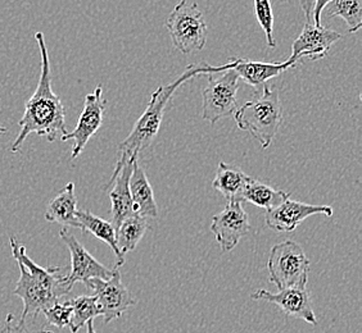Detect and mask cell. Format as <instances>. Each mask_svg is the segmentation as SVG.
Listing matches in <instances>:
<instances>
[{
	"instance_id": "obj_5",
	"label": "cell",
	"mask_w": 362,
	"mask_h": 333,
	"mask_svg": "<svg viewBox=\"0 0 362 333\" xmlns=\"http://www.w3.org/2000/svg\"><path fill=\"white\" fill-rule=\"evenodd\" d=\"M165 25L175 49L182 54H190L204 48L209 28L197 3L181 0L168 16Z\"/></svg>"
},
{
	"instance_id": "obj_4",
	"label": "cell",
	"mask_w": 362,
	"mask_h": 333,
	"mask_svg": "<svg viewBox=\"0 0 362 333\" xmlns=\"http://www.w3.org/2000/svg\"><path fill=\"white\" fill-rule=\"evenodd\" d=\"M234 116L238 127L242 131L251 133L259 141L262 149H267L272 145L283 122L279 90H272L265 86L261 97L238 108Z\"/></svg>"
},
{
	"instance_id": "obj_26",
	"label": "cell",
	"mask_w": 362,
	"mask_h": 333,
	"mask_svg": "<svg viewBox=\"0 0 362 333\" xmlns=\"http://www.w3.org/2000/svg\"><path fill=\"white\" fill-rule=\"evenodd\" d=\"M42 314L45 315V320L48 322V325L62 329L64 327L70 326L71 318H72V306L69 300L64 303L58 301L56 304L47 308Z\"/></svg>"
},
{
	"instance_id": "obj_33",
	"label": "cell",
	"mask_w": 362,
	"mask_h": 333,
	"mask_svg": "<svg viewBox=\"0 0 362 333\" xmlns=\"http://www.w3.org/2000/svg\"><path fill=\"white\" fill-rule=\"evenodd\" d=\"M280 1H283V3H286V1H289V0H280Z\"/></svg>"
},
{
	"instance_id": "obj_28",
	"label": "cell",
	"mask_w": 362,
	"mask_h": 333,
	"mask_svg": "<svg viewBox=\"0 0 362 333\" xmlns=\"http://www.w3.org/2000/svg\"><path fill=\"white\" fill-rule=\"evenodd\" d=\"M330 1H333V0H316L315 1L314 11H313V22L316 26H320L321 13Z\"/></svg>"
},
{
	"instance_id": "obj_12",
	"label": "cell",
	"mask_w": 362,
	"mask_h": 333,
	"mask_svg": "<svg viewBox=\"0 0 362 333\" xmlns=\"http://www.w3.org/2000/svg\"><path fill=\"white\" fill-rule=\"evenodd\" d=\"M252 298L265 300L267 303L279 306L280 310L284 312L288 317L305 320L313 326L317 325L314 306H313L310 292L307 290V285L286 287L283 290H279L278 293H272L266 290H257L252 293Z\"/></svg>"
},
{
	"instance_id": "obj_2",
	"label": "cell",
	"mask_w": 362,
	"mask_h": 333,
	"mask_svg": "<svg viewBox=\"0 0 362 333\" xmlns=\"http://www.w3.org/2000/svg\"><path fill=\"white\" fill-rule=\"evenodd\" d=\"M9 246L20 268V278L13 291L23 303L20 318H35L37 314L58 303L59 298L70 292L66 285V276L59 267L44 268L37 265L30 259L26 248L16 237L9 238Z\"/></svg>"
},
{
	"instance_id": "obj_14",
	"label": "cell",
	"mask_w": 362,
	"mask_h": 333,
	"mask_svg": "<svg viewBox=\"0 0 362 333\" xmlns=\"http://www.w3.org/2000/svg\"><path fill=\"white\" fill-rule=\"evenodd\" d=\"M333 213L334 210L329 205H311L286 199V202H281L276 208L266 212V224L269 229L278 232H291L311 215L332 217Z\"/></svg>"
},
{
	"instance_id": "obj_30",
	"label": "cell",
	"mask_w": 362,
	"mask_h": 333,
	"mask_svg": "<svg viewBox=\"0 0 362 333\" xmlns=\"http://www.w3.org/2000/svg\"><path fill=\"white\" fill-rule=\"evenodd\" d=\"M85 326H86V333H97L94 328V320H89Z\"/></svg>"
},
{
	"instance_id": "obj_9",
	"label": "cell",
	"mask_w": 362,
	"mask_h": 333,
	"mask_svg": "<svg viewBox=\"0 0 362 333\" xmlns=\"http://www.w3.org/2000/svg\"><path fill=\"white\" fill-rule=\"evenodd\" d=\"M59 237L70 250L71 273L66 276V285L70 291L77 282H83L86 285L91 278L107 279L113 274L115 270H108L103 264L99 263L97 259L85 249L84 245L74 235H71L67 229H61Z\"/></svg>"
},
{
	"instance_id": "obj_1",
	"label": "cell",
	"mask_w": 362,
	"mask_h": 333,
	"mask_svg": "<svg viewBox=\"0 0 362 333\" xmlns=\"http://www.w3.org/2000/svg\"><path fill=\"white\" fill-rule=\"evenodd\" d=\"M35 40L42 56V72L36 90L26 102L23 116L18 122L21 130L11 145L12 153H18L21 150L23 143L31 133L44 136L50 143L67 133L64 107L59 97L52 89L48 48L42 31L36 32Z\"/></svg>"
},
{
	"instance_id": "obj_32",
	"label": "cell",
	"mask_w": 362,
	"mask_h": 333,
	"mask_svg": "<svg viewBox=\"0 0 362 333\" xmlns=\"http://www.w3.org/2000/svg\"><path fill=\"white\" fill-rule=\"evenodd\" d=\"M0 333H7V331H6V328H4V326H3V328H1V331H0Z\"/></svg>"
},
{
	"instance_id": "obj_10",
	"label": "cell",
	"mask_w": 362,
	"mask_h": 333,
	"mask_svg": "<svg viewBox=\"0 0 362 333\" xmlns=\"http://www.w3.org/2000/svg\"><path fill=\"white\" fill-rule=\"evenodd\" d=\"M105 103L107 102L103 97L102 86H98L95 90L85 97L84 109L81 111L80 119L77 121L76 128L72 132H67L61 138L62 141H69V140L75 141V144L72 146L71 159H76L77 157L84 150L89 140L100 128L102 122H103Z\"/></svg>"
},
{
	"instance_id": "obj_25",
	"label": "cell",
	"mask_w": 362,
	"mask_h": 333,
	"mask_svg": "<svg viewBox=\"0 0 362 333\" xmlns=\"http://www.w3.org/2000/svg\"><path fill=\"white\" fill-rule=\"evenodd\" d=\"M255 3V12L257 17L258 23L265 32L267 45L270 48L276 47V42L274 37V13H272V3L270 0H253Z\"/></svg>"
},
{
	"instance_id": "obj_31",
	"label": "cell",
	"mask_w": 362,
	"mask_h": 333,
	"mask_svg": "<svg viewBox=\"0 0 362 333\" xmlns=\"http://www.w3.org/2000/svg\"><path fill=\"white\" fill-rule=\"evenodd\" d=\"M7 131V127H4V126H0V135H4V133H6Z\"/></svg>"
},
{
	"instance_id": "obj_17",
	"label": "cell",
	"mask_w": 362,
	"mask_h": 333,
	"mask_svg": "<svg viewBox=\"0 0 362 333\" xmlns=\"http://www.w3.org/2000/svg\"><path fill=\"white\" fill-rule=\"evenodd\" d=\"M129 188L133 200L134 212L141 217H157L158 209L154 200L153 188L149 183L146 172L138 164V160L134 163L133 172L129 181Z\"/></svg>"
},
{
	"instance_id": "obj_22",
	"label": "cell",
	"mask_w": 362,
	"mask_h": 333,
	"mask_svg": "<svg viewBox=\"0 0 362 333\" xmlns=\"http://www.w3.org/2000/svg\"><path fill=\"white\" fill-rule=\"evenodd\" d=\"M148 229L149 223L146 217L136 213L124 219L116 229V240L121 254L126 255L127 253L133 251L146 235Z\"/></svg>"
},
{
	"instance_id": "obj_19",
	"label": "cell",
	"mask_w": 362,
	"mask_h": 333,
	"mask_svg": "<svg viewBox=\"0 0 362 333\" xmlns=\"http://www.w3.org/2000/svg\"><path fill=\"white\" fill-rule=\"evenodd\" d=\"M76 217L77 221L80 223V229H83V232H89L93 236L107 243L113 250L116 255V268H119L125 263V255L121 254L117 246L116 229L111 222L99 218L98 215L93 214L88 210H77Z\"/></svg>"
},
{
	"instance_id": "obj_20",
	"label": "cell",
	"mask_w": 362,
	"mask_h": 333,
	"mask_svg": "<svg viewBox=\"0 0 362 333\" xmlns=\"http://www.w3.org/2000/svg\"><path fill=\"white\" fill-rule=\"evenodd\" d=\"M250 176L237 166L221 162L217 168L216 177L212 182L214 188L223 195L228 202H243V190L250 181Z\"/></svg>"
},
{
	"instance_id": "obj_29",
	"label": "cell",
	"mask_w": 362,
	"mask_h": 333,
	"mask_svg": "<svg viewBox=\"0 0 362 333\" xmlns=\"http://www.w3.org/2000/svg\"><path fill=\"white\" fill-rule=\"evenodd\" d=\"M315 1L316 0H300V7L303 14L306 16L307 22H313V11H314Z\"/></svg>"
},
{
	"instance_id": "obj_11",
	"label": "cell",
	"mask_w": 362,
	"mask_h": 333,
	"mask_svg": "<svg viewBox=\"0 0 362 333\" xmlns=\"http://www.w3.org/2000/svg\"><path fill=\"white\" fill-rule=\"evenodd\" d=\"M251 229L250 218L244 210L243 202H228L223 212L212 218L211 231L223 253L231 251Z\"/></svg>"
},
{
	"instance_id": "obj_15",
	"label": "cell",
	"mask_w": 362,
	"mask_h": 333,
	"mask_svg": "<svg viewBox=\"0 0 362 333\" xmlns=\"http://www.w3.org/2000/svg\"><path fill=\"white\" fill-rule=\"evenodd\" d=\"M136 160L138 159H130L122 164H116L111 180L105 185V188L113 186L110 193V199L112 202L111 223L115 229H117L124 219L129 218L130 215L135 214L130 188H129V181L133 172L134 163Z\"/></svg>"
},
{
	"instance_id": "obj_23",
	"label": "cell",
	"mask_w": 362,
	"mask_h": 333,
	"mask_svg": "<svg viewBox=\"0 0 362 333\" xmlns=\"http://www.w3.org/2000/svg\"><path fill=\"white\" fill-rule=\"evenodd\" d=\"M325 8L327 17H341L346 21L351 34L361 28L362 0H333Z\"/></svg>"
},
{
	"instance_id": "obj_16",
	"label": "cell",
	"mask_w": 362,
	"mask_h": 333,
	"mask_svg": "<svg viewBox=\"0 0 362 333\" xmlns=\"http://www.w3.org/2000/svg\"><path fill=\"white\" fill-rule=\"evenodd\" d=\"M229 61L233 63V70L237 72L239 78L256 89H259V86H262L269 80L279 76L281 72H286L297 64L291 58H288L286 62L278 63L255 62L242 58H230Z\"/></svg>"
},
{
	"instance_id": "obj_8",
	"label": "cell",
	"mask_w": 362,
	"mask_h": 333,
	"mask_svg": "<svg viewBox=\"0 0 362 333\" xmlns=\"http://www.w3.org/2000/svg\"><path fill=\"white\" fill-rule=\"evenodd\" d=\"M86 287L94 291L105 323L119 320L127 308L136 305V300L122 284L121 273L117 268H115L113 274L107 279L91 278Z\"/></svg>"
},
{
	"instance_id": "obj_24",
	"label": "cell",
	"mask_w": 362,
	"mask_h": 333,
	"mask_svg": "<svg viewBox=\"0 0 362 333\" xmlns=\"http://www.w3.org/2000/svg\"><path fill=\"white\" fill-rule=\"evenodd\" d=\"M69 301L72 306V318L69 326L72 333L78 332V329L83 328L89 320H94L102 315L95 296H77Z\"/></svg>"
},
{
	"instance_id": "obj_6",
	"label": "cell",
	"mask_w": 362,
	"mask_h": 333,
	"mask_svg": "<svg viewBox=\"0 0 362 333\" xmlns=\"http://www.w3.org/2000/svg\"><path fill=\"white\" fill-rule=\"evenodd\" d=\"M311 262L300 243L286 240L272 246L267 262L270 282L283 290L286 287L307 285Z\"/></svg>"
},
{
	"instance_id": "obj_21",
	"label": "cell",
	"mask_w": 362,
	"mask_h": 333,
	"mask_svg": "<svg viewBox=\"0 0 362 333\" xmlns=\"http://www.w3.org/2000/svg\"><path fill=\"white\" fill-rule=\"evenodd\" d=\"M242 199L243 202H250L256 207L270 210L289 199V194L283 190L270 188L259 181L250 178L244 188Z\"/></svg>"
},
{
	"instance_id": "obj_34",
	"label": "cell",
	"mask_w": 362,
	"mask_h": 333,
	"mask_svg": "<svg viewBox=\"0 0 362 333\" xmlns=\"http://www.w3.org/2000/svg\"><path fill=\"white\" fill-rule=\"evenodd\" d=\"M0 136H1V135H0Z\"/></svg>"
},
{
	"instance_id": "obj_13",
	"label": "cell",
	"mask_w": 362,
	"mask_h": 333,
	"mask_svg": "<svg viewBox=\"0 0 362 333\" xmlns=\"http://www.w3.org/2000/svg\"><path fill=\"white\" fill-rule=\"evenodd\" d=\"M341 39V34L334 30L307 22L300 35L293 42L292 56L289 58L297 63H300L303 58L311 61L322 59L329 54L332 45Z\"/></svg>"
},
{
	"instance_id": "obj_3",
	"label": "cell",
	"mask_w": 362,
	"mask_h": 333,
	"mask_svg": "<svg viewBox=\"0 0 362 333\" xmlns=\"http://www.w3.org/2000/svg\"><path fill=\"white\" fill-rule=\"evenodd\" d=\"M229 68H233V63L230 61L218 67L209 64H189L185 72L177 80H175L174 83L170 85H160V87L154 91L146 111L135 122L130 135L119 144V159L116 164H122L130 159H138L139 154L152 144L154 138L160 131L168 103L182 83L198 75H211L215 72H223Z\"/></svg>"
},
{
	"instance_id": "obj_7",
	"label": "cell",
	"mask_w": 362,
	"mask_h": 333,
	"mask_svg": "<svg viewBox=\"0 0 362 333\" xmlns=\"http://www.w3.org/2000/svg\"><path fill=\"white\" fill-rule=\"evenodd\" d=\"M238 81L239 76L233 68L223 71V75L217 78L209 77V83L202 91V117L211 125L237 111Z\"/></svg>"
},
{
	"instance_id": "obj_27",
	"label": "cell",
	"mask_w": 362,
	"mask_h": 333,
	"mask_svg": "<svg viewBox=\"0 0 362 333\" xmlns=\"http://www.w3.org/2000/svg\"><path fill=\"white\" fill-rule=\"evenodd\" d=\"M4 328L7 333H53L49 329H35L28 326L26 320H17L13 314H8Z\"/></svg>"
},
{
	"instance_id": "obj_18",
	"label": "cell",
	"mask_w": 362,
	"mask_h": 333,
	"mask_svg": "<svg viewBox=\"0 0 362 333\" xmlns=\"http://www.w3.org/2000/svg\"><path fill=\"white\" fill-rule=\"evenodd\" d=\"M77 199L75 195V183L69 182L56 198L49 202L45 210V219L50 223H58L61 226L80 229L77 221Z\"/></svg>"
}]
</instances>
